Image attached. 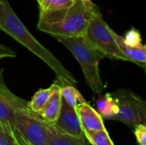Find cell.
I'll return each instance as SVG.
<instances>
[{
  "instance_id": "cell-20",
  "label": "cell",
  "mask_w": 146,
  "mask_h": 145,
  "mask_svg": "<svg viewBox=\"0 0 146 145\" xmlns=\"http://www.w3.org/2000/svg\"><path fill=\"white\" fill-rule=\"evenodd\" d=\"M134 135L139 145H146V125H138L133 127Z\"/></svg>"
},
{
  "instance_id": "cell-13",
  "label": "cell",
  "mask_w": 146,
  "mask_h": 145,
  "mask_svg": "<svg viewBox=\"0 0 146 145\" xmlns=\"http://www.w3.org/2000/svg\"><path fill=\"white\" fill-rule=\"evenodd\" d=\"M96 105L97 111L103 119L114 120L116 113V104L111 93H106L104 95L99 94Z\"/></svg>"
},
{
  "instance_id": "cell-11",
  "label": "cell",
  "mask_w": 146,
  "mask_h": 145,
  "mask_svg": "<svg viewBox=\"0 0 146 145\" xmlns=\"http://www.w3.org/2000/svg\"><path fill=\"white\" fill-rule=\"evenodd\" d=\"M113 36L122 51V53L127 57L131 62L135 63L141 68H145L146 67V44L145 45H140L137 47H132L128 46L125 41L123 37L120 36L117 34L115 31H113Z\"/></svg>"
},
{
  "instance_id": "cell-5",
  "label": "cell",
  "mask_w": 146,
  "mask_h": 145,
  "mask_svg": "<svg viewBox=\"0 0 146 145\" xmlns=\"http://www.w3.org/2000/svg\"><path fill=\"white\" fill-rule=\"evenodd\" d=\"M84 36L92 44L99 50L104 56L112 60L131 62L119 48L113 36V29H111L104 20L98 7L94 10Z\"/></svg>"
},
{
  "instance_id": "cell-14",
  "label": "cell",
  "mask_w": 146,
  "mask_h": 145,
  "mask_svg": "<svg viewBox=\"0 0 146 145\" xmlns=\"http://www.w3.org/2000/svg\"><path fill=\"white\" fill-rule=\"evenodd\" d=\"M61 92L62 98L67 102L68 105L76 109L78 104L86 102L80 92L70 83H61Z\"/></svg>"
},
{
  "instance_id": "cell-16",
  "label": "cell",
  "mask_w": 146,
  "mask_h": 145,
  "mask_svg": "<svg viewBox=\"0 0 146 145\" xmlns=\"http://www.w3.org/2000/svg\"><path fill=\"white\" fill-rule=\"evenodd\" d=\"M86 139L92 145H115L106 128L84 132Z\"/></svg>"
},
{
  "instance_id": "cell-4",
  "label": "cell",
  "mask_w": 146,
  "mask_h": 145,
  "mask_svg": "<svg viewBox=\"0 0 146 145\" xmlns=\"http://www.w3.org/2000/svg\"><path fill=\"white\" fill-rule=\"evenodd\" d=\"M15 127L30 145H47L48 122L29 109L21 98L15 105Z\"/></svg>"
},
{
  "instance_id": "cell-23",
  "label": "cell",
  "mask_w": 146,
  "mask_h": 145,
  "mask_svg": "<svg viewBox=\"0 0 146 145\" xmlns=\"http://www.w3.org/2000/svg\"><path fill=\"white\" fill-rule=\"evenodd\" d=\"M80 1H82L85 4H86V5H92L93 4V2H92V0H80Z\"/></svg>"
},
{
  "instance_id": "cell-12",
  "label": "cell",
  "mask_w": 146,
  "mask_h": 145,
  "mask_svg": "<svg viewBox=\"0 0 146 145\" xmlns=\"http://www.w3.org/2000/svg\"><path fill=\"white\" fill-rule=\"evenodd\" d=\"M47 145H88L86 138H78L60 132L53 125L48 122Z\"/></svg>"
},
{
  "instance_id": "cell-19",
  "label": "cell",
  "mask_w": 146,
  "mask_h": 145,
  "mask_svg": "<svg viewBox=\"0 0 146 145\" xmlns=\"http://www.w3.org/2000/svg\"><path fill=\"white\" fill-rule=\"evenodd\" d=\"M125 43L128 45V46H132V47H137V46H140L142 45V38H141V35L139 33V32L132 27L130 30H128L125 36L123 37Z\"/></svg>"
},
{
  "instance_id": "cell-22",
  "label": "cell",
  "mask_w": 146,
  "mask_h": 145,
  "mask_svg": "<svg viewBox=\"0 0 146 145\" xmlns=\"http://www.w3.org/2000/svg\"><path fill=\"white\" fill-rule=\"evenodd\" d=\"M13 132H14V135H15V137L16 138V141L18 143V145H30L29 143L21 136V134L15 128L13 130Z\"/></svg>"
},
{
  "instance_id": "cell-6",
  "label": "cell",
  "mask_w": 146,
  "mask_h": 145,
  "mask_svg": "<svg viewBox=\"0 0 146 145\" xmlns=\"http://www.w3.org/2000/svg\"><path fill=\"white\" fill-rule=\"evenodd\" d=\"M111 95L116 104L114 121L131 127L146 125V100L130 89H118Z\"/></svg>"
},
{
  "instance_id": "cell-9",
  "label": "cell",
  "mask_w": 146,
  "mask_h": 145,
  "mask_svg": "<svg viewBox=\"0 0 146 145\" xmlns=\"http://www.w3.org/2000/svg\"><path fill=\"white\" fill-rule=\"evenodd\" d=\"M76 110L84 132L105 128L102 116L87 102L78 104Z\"/></svg>"
},
{
  "instance_id": "cell-21",
  "label": "cell",
  "mask_w": 146,
  "mask_h": 145,
  "mask_svg": "<svg viewBox=\"0 0 146 145\" xmlns=\"http://www.w3.org/2000/svg\"><path fill=\"white\" fill-rule=\"evenodd\" d=\"M15 56V52L10 47L0 44V60H3L4 58H13Z\"/></svg>"
},
{
  "instance_id": "cell-18",
  "label": "cell",
  "mask_w": 146,
  "mask_h": 145,
  "mask_svg": "<svg viewBox=\"0 0 146 145\" xmlns=\"http://www.w3.org/2000/svg\"><path fill=\"white\" fill-rule=\"evenodd\" d=\"M0 145H18L13 130L0 124Z\"/></svg>"
},
{
  "instance_id": "cell-3",
  "label": "cell",
  "mask_w": 146,
  "mask_h": 145,
  "mask_svg": "<svg viewBox=\"0 0 146 145\" xmlns=\"http://www.w3.org/2000/svg\"><path fill=\"white\" fill-rule=\"evenodd\" d=\"M62 43L75 57L80 63L87 85L94 94H102L105 85L99 72V62L104 55L98 50L85 36L68 37L52 35Z\"/></svg>"
},
{
  "instance_id": "cell-24",
  "label": "cell",
  "mask_w": 146,
  "mask_h": 145,
  "mask_svg": "<svg viewBox=\"0 0 146 145\" xmlns=\"http://www.w3.org/2000/svg\"><path fill=\"white\" fill-rule=\"evenodd\" d=\"M145 73H146V67H145Z\"/></svg>"
},
{
  "instance_id": "cell-8",
  "label": "cell",
  "mask_w": 146,
  "mask_h": 145,
  "mask_svg": "<svg viewBox=\"0 0 146 145\" xmlns=\"http://www.w3.org/2000/svg\"><path fill=\"white\" fill-rule=\"evenodd\" d=\"M20 97L12 94L5 85H0V124L14 130L15 105Z\"/></svg>"
},
{
  "instance_id": "cell-7",
  "label": "cell",
  "mask_w": 146,
  "mask_h": 145,
  "mask_svg": "<svg viewBox=\"0 0 146 145\" xmlns=\"http://www.w3.org/2000/svg\"><path fill=\"white\" fill-rule=\"evenodd\" d=\"M53 125L62 133L78 138L85 137L76 109L68 105L63 98L59 116Z\"/></svg>"
},
{
  "instance_id": "cell-2",
  "label": "cell",
  "mask_w": 146,
  "mask_h": 145,
  "mask_svg": "<svg viewBox=\"0 0 146 145\" xmlns=\"http://www.w3.org/2000/svg\"><path fill=\"white\" fill-rule=\"evenodd\" d=\"M97 7L95 3L86 5L76 0L72 6L65 9L39 12L37 27L50 36H84Z\"/></svg>"
},
{
  "instance_id": "cell-10",
  "label": "cell",
  "mask_w": 146,
  "mask_h": 145,
  "mask_svg": "<svg viewBox=\"0 0 146 145\" xmlns=\"http://www.w3.org/2000/svg\"><path fill=\"white\" fill-rule=\"evenodd\" d=\"M51 85L53 87V91L49 101L37 114L45 121L55 123L60 114L62 97L61 92V84L54 82Z\"/></svg>"
},
{
  "instance_id": "cell-1",
  "label": "cell",
  "mask_w": 146,
  "mask_h": 145,
  "mask_svg": "<svg viewBox=\"0 0 146 145\" xmlns=\"http://www.w3.org/2000/svg\"><path fill=\"white\" fill-rule=\"evenodd\" d=\"M0 30L45 62L56 73L60 83L77 84L75 78L62 62L32 35L7 0H0Z\"/></svg>"
},
{
  "instance_id": "cell-15",
  "label": "cell",
  "mask_w": 146,
  "mask_h": 145,
  "mask_svg": "<svg viewBox=\"0 0 146 145\" xmlns=\"http://www.w3.org/2000/svg\"><path fill=\"white\" fill-rule=\"evenodd\" d=\"M53 87L50 85L47 89H40L38 90L32 97L31 101L27 103V105L30 109L34 111L35 113L39 112L44 105L49 101L51 94H52Z\"/></svg>"
},
{
  "instance_id": "cell-17",
  "label": "cell",
  "mask_w": 146,
  "mask_h": 145,
  "mask_svg": "<svg viewBox=\"0 0 146 145\" xmlns=\"http://www.w3.org/2000/svg\"><path fill=\"white\" fill-rule=\"evenodd\" d=\"M76 0H37L39 12L62 9L72 6Z\"/></svg>"
}]
</instances>
